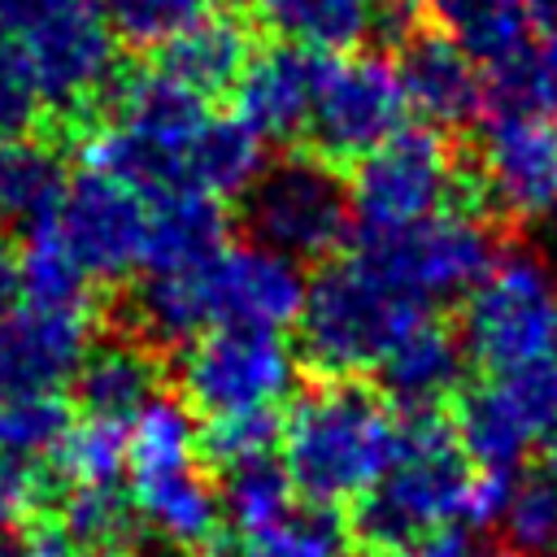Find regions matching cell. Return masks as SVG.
Masks as SVG:
<instances>
[{
    "label": "cell",
    "mask_w": 557,
    "mask_h": 557,
    "mask_svg": "<svg viewBox=\"0 0 557 557\" xmlns=\"http://www.w3.org/2000/svg\"><path fill=\"white\" fill-rule=\"evenodd\" d=\"M226 248V213L218 196L183 187L148 200V270H191Z\"/></svg>",
    "instance_id": "obj_23"
},
{
    "label": "cell",
    "mask_w": 557,
    "mask_h": 557,
    "mask_svg": "<svg viewBox=\"0 0 557 557\" xmlns=\"http://www.w3.org/2000/svg\"><path fill=\"white\" fill-rule=\"evenodd\" d=\"M139 509L122 483H70L57 505V531L78 557H126L139 544Z\"/></svg>",
    "instance_id": "obj_24"
},
{
    "label": "cell",
    "mask_w": 557,
    "mask_h": 557,
    "mask_svg": "<svg viewBox=\"0 0 557 557\" xmlns=\"http://www.w3.org/2000/svg\"><path fill=\"white\" fill-rule=\"evenodd\" d=\"M292 479L283 470V457L274 453H261V457H248V461H235V466H222L218 470V500H222V518L244 531H261L278 518L292 513Z\"/></svg>",
    "instance_id": "obj_31"
},
{
    "label": "cell",
    "mask_w": 557,
    "mask_h": 557,
    "mask_svg": "<svg viewBox=\"0 0 557 557\" xmlns=\"http://www.w3.org/2000/svg\"><path fill=\"white\" fill-rule=\"evenodd\" d=\"M248 61H252V26L231 9H205L161 48V70L200 100L235 91Z\"/></svg>",
    "instance_id": "obj_21"
},
{
    "label": "cell",
    "mask_w": 557,
    "mask_h": 557,
    "mask_svg": "<svg viewBox=\"0 0 557 557\" xmlns=\"http://www.w3.org/2000/svg\"><path fill=\"white\" fill-rule=\"evenodd\" d=\"M461 344L492 374L557 357V270L527 248L500 252L466 296Z\"/></svg>",
    "instance_id": "obj_5"
},
{
    "label": "cell",
    "mask_w": 557,
    "mask_h": 557,
    "mask_svg": "<svg viewBox=\"0 0 557 557\" xmlns=\"http://www.w3.org/2000/svg\"><path fill=\"white\" fill-rule=\"evenodd\" d=\"M35 83L44 91V104L52 109H83L100 100L117 74V35L96 0H74L30 30H22Z\"/></svg>",
    "instance_id": "obj_13"
},
{
    "label": "cell",
    "mask_w": 557,
    "mask_h": 557,
    "mask_svg": "<svg viewBox=\"0 0 557 557\" xmlns=\"http://www.w3.org/2000/svg\"><path fill=\"white\" fill-rule=\"evenodd\" d=\"M257 17L309 48H352L383 26L387 0H252Z\"/></svg>",
    "instance_id": "obj_27"
},
{
    "label": "cell",
    "mask_w": 557,
    "mask_h": 557,
    "mask_svg": "<svg viewBox=\"0 0 557 557\" xmlns=\"http://www.w3.org/2000/svg\"><path fill=\"white\" fill-rule=\"evenodd\" d=\"M474 178L509 222L557 213V113H492L479 131Z\"/></svg>",
    "instance_id": "obj_12"
},
{
    "label": "cell",
    "mask_w": 557,
    "mask_h": 557,
    "mask_svg": "<svg viewBox=\"0 0 557 557\" xmlns=\"http://www.w3.org/2000/svg\"><path fill=\"white\" fill-rule=\"evenodd\" d=\"M17 557H78L70 544H65V535L52 527V531H39V535H30V540H22L17 544Z\"/></svg>",
    "instance_id": "obj_45"
},
{
    "label": "cell",
    "mask_w": 557,
    "mask_h": 557,
    "mask_svg": "<svg viewBox=\"0 0 557 557\" xmlns=\"http://www.w3.org/2000/svg\"><path fill=\"white\" fill-rule=\"evenodd\" d=\"M461 187V165L448 139L431 126L400 131L383 148L357 161L348 178L352 226L361 235H387L418 226L453 205Z\"/></svg>",
    "instance_id": "obj_8"
},
{
    "label": "cell",
    "mask_w": 557,
    "mask_h": 557,
    "mask_svg": "<svg viewBox=\"0 0 557 557\" xmlns=\"http://www.w3.org/2000/svg\"><path fill=\"white\" fill-rule=\"evenodd\" d=\"M422 17L457 48H466L479 65L500 61L527 39V4L522 0H418Z\"/></svg>",
    "instance_id": "obj_29"
},
{
    "label": "cell",
    "mask_w": 557,
    "mask_h": 557,
    "mask_svg": "<svg viewBox=\"0 0 557 557\" xmlns=\"http://www.w3.org/2000/svg\"><path fill=\"white\" fill-rule=\"evenodd\" d=\"M74 0H0V30H30L48 13L65 9Z\"/></svg>",
    "instance_id": "obj_43"
},
{
    "label": "cell",
    "mask_w": 557,
    "mask_h": 557,
    "mask_svg": "<svg viewBox=\"0 0 557 557\" xmlns=\"http://www.w3.org/2000/svg\"><path fill=\"white\" fill-rule=\"evenodd\" d=\"M527 4V26L540 39H557V0H522Z\"/></svg>",
    "instance_id": "obj_46"
},
{
    "label": "cell",
    "mask_w": 557,
    "mask_h": 557,
    "mask_svg": "<svg viewBox=\"0 0 557 557\" xmlns=\"http://www.w3.org/2000/svg\"><path fill=\"white\" fill-rule=\"evenodd\" d=\"M283 435V422L274 409H261V413H226V418H205L200 426V457L209 466H235V461H248V457H261V453H274Z\"/></svg>",
    "instance_id": "obj_40"
},
{
    "label": "cell",
    "mask_w": 557,
    "mask_h": 557,
    "mask_svg": "<svg viewBox=\"0 0 557 557\" xmlns=\"http://www.w3.org/2000/svg\"><path fill=\"white\" fill-rule=\"evenodd\" d=\"M39 496V474L35 466H22L13 457H0V527L22 518Z\"/></svg>",
    "instance_id": "obj_42"
},
{
    "label": "cell",
    "mask_w": 557,
    "mask_h": 557,
    "mask_svg": "<svg viewBox=\"0 0 557 557\" xmlns=\"http://www.w3.org/2000/svg\"><path fill=\"white\" fill-rule=\"evenodd\" d=\"M209 109L165 70H131L109 91V117L91 139L96 170L131 183L144 200L183 191L187 157Z\"/></svg>",
    "instance_id": "obj_3"
},
{
    "label": "cell",
    "mask_w": 557,
    "mask_h": 557,
    "mask_svg": "<svg viewBox=\"0 0 557 557\" xmlns=\"http://www.w3.org/2000/svg\"><path fill=\"white\" fill-rule=\"evenodd\" d=\"M126 448H131V426L78 418L70 435L61 440L52 470L65 487L70 483H117L126 470Z\"/></svg>",
    "instance_id": "obj_35"
},
{
    "label": "cell",
    "mask_w": 557,
    "mask_h": 557,
    "mask_svg": "<svg viewBox=\"0 0 557 557\" xmlns=\"http://www.w3.org/2000/svg\"><path fill=\"white\" fill-rule=\"evenodd\" d=\"M200 278L213 326H265V331L296 326L309 283L300 278V261L265 244H235V248L226 244L218 257L200 265Z\"/></svg>",
    "instance_id": "obj_14"
},
{
    "label": "cell",
    "mask_w": 557,
    "mask_h": 557,
    "mask_svg": "<svg viewBox=\"0 0 557 557\" xmlns=\"http://www.w3.org/2000/svg\"><path fill=\"white\" fill-rule=\"evenodd\" d=\"M296 379V352L265 326H213L178 352V392L205 418L274 409Z\"/></svg>",
    "instance_id": "obj_9"
},
{
    "label": "cell",
    "mask_w": 557,
    "mask_h": 557,
    "mask_svg": "<svg viewBox=\"0 0 557 557\" xmlns=\"http://www.w3.org/2000/svg\"><path fill=\"white\" fill-rule=\"evenodd\" d=\"M22 296V252L0 231V322L13 313V300Z\"/></svg>",
    "instance_id": "obj_44"
},
{
    "label": "cell",
    "mask_w": 557,
    "mask_h": 557,
    "mask_svg": "<svg viewBox=\"0 0 557 557\" xmlns=\"http://www.w3.org/2000/svg\"><path fill=\"white\" fill-rule=\"evenodd\" d=\"M226 557H352L348 527L331 518V509H292L287 518L244 531Z\"/></svg>",
    "instance_id": "obj_33"
},
{
    "label": "cell",
    "mask_w": 557,
    "mask_h": 557,
    "mask_svg": "<svg viewBox=\"0 0 557 557\" xmlns=\"http://www.w3.org/2000/svg\"><path fill=\"white\" fill-rule=\"evenodd\" d=\"M209 300L200 265L191 270H148L122 300V331L139 344L157 348H183L209 331Z\"/></svg>",
    "instance_id": "obj_22"
},
{
    "label": "cell",
    "mask_w": 557,
    "mask_h": 557,
    "mask_svg": "<svg viewBox=\"0 0 557 557\" xmlns=\"http://www.w3.org/2000/svg\"><path fill=\"white\" fill-rule=\"evenodd\" d=\"M61 157L39 139H0V231L44 226L61 200Z\"/></svg>",
    "instance_id": "obj_28"
},
{
    "label": "cell",
    "mask_w": 557,
    "mask_h": 557,
    "mask_svg": "<svg viewBox=\"0 0 557 557\" xmlns=\"http://www.w3.org/2000/svg\"><path fill=\"white\" fill-rule=\"evenodd\" d=\"M418 313L426 309L400 300L357 252L326 261L305 283V305L296 318L300 357L322 379H352L357 370H374L400 326Z\"/></svg>",
    "instance_id": "obj_4"
},
{
    "label": "cell",
    "mask_w": 557,
    "mask_h": 557,
    "mask_svg": "<svg viewBox=\"0 0 557 557\" xmlns=\"http://www.w3.org/2000/svg\"><path fill=\"white\" fill-rule=\"evenodd\" d=\"M331 52L283 39L252 52L248 70L235 83V117H244L265 144H292L309 131Z\"/></svg>",
    "instance_id": "obj_15"
},
{
    "label": "cell",
    "mask_w": 557,
    "mask_h": 557,
    "mask_svg": "<svg viewBox=\"0 0 557 557\" xmlns=\"http://www.w3.org/2000/svg\"><path fill=\"white\" fill-rule=\"evenodd\" d=\"M261 170H265V139L244 117L209 113L187 157V183L222 200V196H244Z\"/></svg>",
    "instance_id": "obj_26"
},
{
    "label": "cell",
    "mask_w": 557,
    "mask_h": 557,
    "mask_svg": "<svg viewBox=\"0 0 557 557\" xmlns=\"http://www.w3.org/2000/svg\"><path fill=\"white\" fill-rule=\"evenodd\" d=\"M70 409L65 400L52 396H17L0 400V457H13L22 466L52 461L61 440L70 435Z\"/></svg>",
    "instance_id": "obj_34"
},
{
    "label": "cell",
    "mask_w": 557,
    "mask_h": 557,
    "mask_svg": "<svg viewBox=\"0 0 557 557\" xmlns=\"http://www.w3.org/2000/svg\"><path fill=\"white\" fill-rule=\"evenodd\" d=\"M91 348L87 313L70 309H13L0 322V400L52 396L74 379L78 361Z\"/></svg>",
    "instance_id": "obj_16"
},
{
    "label": "cell",
    "mask_w": 557,
    "mask_h": 557,
    "mask_svg": "<svg viewBox=\"0 0 557 557\" xmlns=\"http://www.w3.org/2000/svg\"><path fill=\"white\" fill-rule=\"evenodd\" d=\"M479 470L466 457L453 422L409 413L392 466L352 500L348 544L357 557H396L409 540L444 522H474Z\"/></svg>",
    "instance_id": "obj_1"
},
{
    "label": "cell",
    "mask_w": 557,
    "mask_h": 557,
    "mask_svg": "<svg viewBox=\"0 0 557 557\" xmlns=\"http://www.w3.org/2000/svg\"><path fill=\"white\" fill-rule=\"evenodd\" d=\"M244 226L252 244H265L292 261H322L352 226L348 183L331 161L292 152L265 165L244 191Z\"/></svg>",
    "instance_id": "obj_7"
},
{
    "label": "cell",
    "mask_w": 557,
    "mask_h": 557,
    "mask_svg": "<svg viewBox=\"0 0 557 557\" xmlns=\"http://www.w3.org/2000/svg\"><path fill=\"white\" fill-rule=\"evenodd\" d=\"M483 104L492 113H557V39H522L483 65Z\"/></svg>",
    "instance_id": "obj_30"
},
{
    "label": "cell",
    "mask_w": 557,
    "mask_h": 557,
    "mask_svg": "<svg viewBox=\"0 0 557 557\" xmlns=\"http://www.w3.org/2000/svg\"><path fill=\"white\" fill-rule=\"evenodd\" d=\"M87 287H91V278L65 257V248L52 239V231L35 226V235L22 252V296H26V305L87 313Z\"/></svg>",
    "instance_id": "obj_36"
},
{
    "label": "cell",
    "mask_w": 557,
    "mask_h": 557,
    "mask_svg": "<svg viewBox=\"0 0 557 557\" xmlns=\"http://www.w3.org/2000/svg\"><path fill=\"white\" fill-rule=\"evenodd\" d=\"M453 431L466 448V457L474 461L479 474H505L513 479L522 470V457L531 453L505 392L496 379L461 387L457 392V409H453Z\"/></svg>",
    "instance_id": "obj_25"
},
{
    "label": "cell",
    "mask_w": 557,
    "mask_h": 557,
    "mask_svg": "<svg viewBox=\"0 0 557 557\" xmlns=\"http://www.w3.org/2000/svg\"><path fill=\"white\" fill-rule=\"evenodd\" d=\"M479 557H522V553H513V548L505 544V548H479Z\"/></svg>",
    "instance_id": "obj_48"
},
{
    "label": "cell",
    "mask_w": 557,
    "mask_h": 557,
    "mask_svg": "<svg viewBox=\"0 0 557 557\" xmlns=\"http://www.w3.org/2000/svg\"><path fill=\"white\" fill-rule=\"evenodd\" d=\"M44 226L91 283H117L135 274L148 252V200L96 165L65 178L61 200Z\"/></svg>",
    "instance_id": "obj_11"
},
{
    "label": "cell",
    "mask_w": 557,
    "mask_h": 557,
    "mask_svg": "<svg viewBox=\"0 0 557 557\" xmlns=\"http://www.w3.org/2000/svg\"><path fill=\"white\" fill-rule=\"evenodd\" d=\"M405 117H409V100L396 61H387L383 52H352V57H331L305 135L313 144V157L331 165L344 161L357 165L392 135H400Z\"/></svg>",
    "instance_id": "obj_10"
},
{
    "label": "cell",
    "mask_w": 557,
    "mask_h": 557,
    "mask_svg": "<svg viewBox=\"0 0 557 557\" xmlns=\"http://www.w3.org/2000/svg\"><path fill=\"white\" fill-rule=\"evenodd\" d=\"M500 527L513 553L557 557V457L513 474L500 509Z\"/></svg>",
    "instance_id": "obj_32"
},
{
    "label": "cell",
    "mask_w": 557,
    "mask_h": 557,
    "mask_svg": "<svg viewBox=\"0 0 557 557\" xmlns=\"http://www.w3.org/2000/svg\"><path fill=\"white\" fill-rule=\"evenodd\" d=\"M396 48L405 100L426 117L431 131L474 122V113L483 109V70L466 48H457L440 30H409Z\"/></svg>",
    "instance_id": "obj_18"
},
{
    "label": "cell",
    "mask_w": 557,
    "mask_h": 557,
    "mask_svg": "<svg viewBox=\"0 0 557 557\" xmlns=\"http://www.w3.org/2000/svg\"><path fill=\"white\" fill-rule=\"evenodd\" d=\"M17 544H22V540H13L9 527H0V557H17Z\"/></svg>",
    "instance_id": "obj_47"
},
{
    "label": "cell",
    "mask_w": 557,
    "mask_h": 557,
    "mask_svg": "<svg viewBox=\"0 0 557 557\" xmlns=\"http://www.w3.org/2000/svg\"><path fill=\"white\" fill-rule=\"evenodd\" d=\"M400 418L387 396L352 383L322 379L283 418V470L313 509H335L357 500L396 457Z\"/></svg>",
    "instance_id": "obj_2"
},
{
    "label": "cell",
    "mask_w": 557,
    "mask_h": 557,
    "mask_svg": "<svg viewBox=\"0 0 557 557\" xmlns=\"http://www.w3.org/2000/svg\"><path fill=\"white\" fill-rule=\"evenodd\" d=\"M113 35L131 48H165L183 26H191L209 0H96Z\"/></svg>",
    "instance_id": "obj_38"
},
{
    "label": "cell",
    "mask_w": 557,
    "mask_h": 557,
    "mask_svg": "<svg viewBox=\"0 0 557 557\" xmlns=\"http://www.w3.org/2000/svg\"><path fill=\"white\" fill-rule=\"evenodd\" d=\"M466 357L470 352L461 344V331L444 326L435 313H418L387 344L374 374L387 400H396L409 413H431L435 405L461 392Z\"/></svg>",
    "instance_id": "obj_19"
},
{
    "label": "cell",
    "mask_w": 557,
    "mask_h": 557,
    "mask_svg": "<svg viewBox=\"0 0 557 557\" xmlns=\"http://www.w3.org/2000/svg\"><path fill=\"white\" fill-rule=\"evenodd\" d=\"M357 257L413 309H435L453 296H470L474 283L492 270L496 235L483 218L444 209L418 226L387 231V235H361Z\"/></svg>",
    "instance_id": "obj_6"
},
{
    "label": "cell",
    "mask_w": 557,
    "mask_h": 557,
    "mask_svg": "<svg viewBox=\"0 0 557 557\" xmlns=\"http://www.w3.org/2000/svg\"><path fill=\"white\" fill-rule=\"evenodd\" d=\"M527 435L531 448H544L557 457V357L522 366L513 374H492Z\"/></svg>",
    "instance_id": "obj_37"
},
{
    "label": "cell",
    "mask_w": 557,
    "mask_h": 557,
    "mask_svg": "<svg viewBox=\"0 0 557 557\" xmlns=\"http://www.w3.org/2000/svg\"><path fill=\"white\" fill-rule=\"evenodd\" d=\"M131 496H135L139 518L165 544L218 557V535H222L226 518H222L218 483L205 479L196 457L131 466Z\"/></svg>",
    "instance_id": "obj_17"
},
{
    "label": "cell",
    "mask_w": 557,
    "mask_h": 557,
    "mask_svg": "<svg viewBox=\"0 0 557 557\" xmlns=\"http://www.w3.org/2000/svg\"><path fill=\"white\" fill-rule=\"evenodd\" d=\"M44 117V91L35 83L26 44L0 30V139H26Z\"/></svg>",
    "instance_id": "obj_39"
},
{
    "label": "cell",
    "mask_w": 557,
    "mask_h": 557,
    "mask_svg": "<svg viewBox=\"0 0 557 557\" xmlns=\"http://www.w3.org/2000/svg\"><path fill=\"white\" fill-rule=\"evenodd\" d=\"M474 522H444V527H431L422 531L418 540H409L396 557H479V544H474Z\"/></svg>",
    "instance_id": "obj_41"
},
{
    "label": "cell",
    "mask_w": 557,
    "mask_h": 557,
    "mask_svg": "<svg viewBox=\"0 0 557 557\" xmlns=\"http://www.w3.org/2000/svg\"><path fill=\"white\" fill-rule=\"evenodd\" d=\"M74 405L78 418H96V422H117L131 426L161 387V361L148 344H139L135 335L117 331L109 339H96L87 348V357L74 370Z\"/></svg>",
    "instance_id": "obj_20"
}]
</instances>
